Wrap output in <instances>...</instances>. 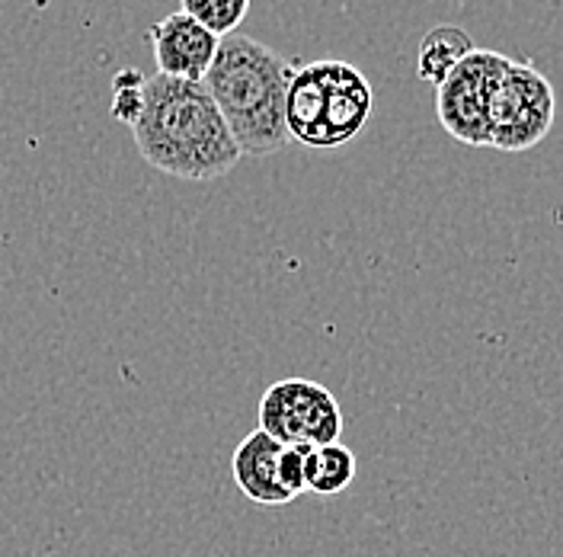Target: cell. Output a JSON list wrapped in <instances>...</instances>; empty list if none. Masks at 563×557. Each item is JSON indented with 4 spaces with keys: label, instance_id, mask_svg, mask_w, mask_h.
I'll return each instance as SVG.
<instances>
[{
    "label": "cell",
    "instance_id": "6da1fadb",
    "mask_svg": "<svg viewBox=\"0 0 563 557\" xmlns=\"http://www.w3.org/2000/svg\"><path fill=\"white\" fill-rule=\"evenodd\" d=\"M132 135L154 171L189 183L231 174L244 157L206 84L167 74L144 80V106Z\"/></svg>",
    "mask_w": 563,
    "mask_h": 557
},
{
    "label": "cell",
    "instance_id": "7a4b0ae2",
    "mask_svg": "<svg viewBox=\"0 0 563 557\" xmlns=\"http://www.w3.org/2000/svg\"><path fill=\"white\" fill-rule=\"evenodd\" d=\"M291 77L295 65L253 35L231 33L218 42V55L202 84L224 116L241 154L269 157L291 141L285 125Z\"/></svg>",
    "mask_w": 563,
    "mask_h": 557
},
{
    "label": "cell",
    "instance_id": "3957f363",
    "mask_svg": "<svg viewBox=\"0 0 563 557\" xmlns=\"http://www.w3.org/2000/svg\"><path fill=\"white\" fill-rule=\"evenodd\" d=\"M372 84L362 70L340 58H323L295 68L285 100V125L291 141L327 151L358 139L372 119Z\"/></svg>",
    "mask_w": 563,
    "mask_h": 557
},
{
    "label": "cell",
    "instance_id": "277c9868",
    "mask_svg": "<svg viewBox=\"0 0 563 557\" xmlns=\"http://www.w3.org/2000/svg\"><path fill=\"white\" fill-rule=\"evenodd\" d=\"M554 87L531 62H512L503 70L490 103V148L528 151L548 139L554 125Z\"/></svg>",
    "mask_w": 563,
    "mask_h": 557
},
{
    "label": "cell",
    "instance_id": "5b68a950",
    "mask_svg": "<svg viewBox=\"0 0 563 557\" xmlns=\"http://www.w3.org/2000/svg\"><path fill=\"white\" fill-rule=\"evenodd\" d=\"M260 429L285 446H330L343 436V411L330 387L311 379H282L260 401Z\"/></svg>",
    "mask_w": 563,
    "mask_h": 557
},
{
    "label": "cell",
    "instance_id": "8992f818",
    "mask_svg": "<svg viewBox=\"0 0 563 557\" xmlns=\"http://www.w3.org/2000/svg\"><path fill=\"white\" fill-rule=\"evenodd\" d=\"M509 65L506 55L474 48L439 87L435 112L442 129L461 144L481 148L490 144V103L493 90Z\"/></svg>",
    "mask_w": 563,
    "mask_h": 557
},
{
    "label": "cell",
    "instance_id": "52a82bcc",
    "mask_svg": "<svg viewBox=\"0 0 563 557\" xmlns=\"http://www.w3.org/2000/svg\"><path fill=\"white\" fill-rule=\"evenodd\" d=\"M308 446H285L263 429L241 439L231 458V478L250 503L285 506L305 493Z\"/></svg>",
    "mask_w": 563,
    "mask_h": 557
},
{
    "label": "cell",
    "instance_id": "ba28073f",
    "mask_svg": "<svg viewBox=\"0 0 563 557\" xmlns=\"http://www.w3.org/2000/svg\"><path fill=\"white\" fill-rule=\"evenodd\" d=\"M147 35L154 45L157 74H167L176 80H192V84L206 80L211 62L218 55V42H221L218 35H211L202 23H196L183 10L164 17L157 26H151Z\"/></svg>",
    "mask_w": 563,
    "mask_h": 557
},
{
    "label": "cell",
    "instance_id": "9c48e42d",
    "mask_svg": "<svg viewBox=\"0 0 563 557\" xmlns=\"http://www.w3.org/2000/svg\"><path fill=\"white\" fill-rule=\"evenodd\" d=\"M471 52H474V42L461 26H452V23L432 26L422 35L420 48H417V74L422 84L439 87Z\"/></svg>",
    "mask_w": 563,
    "mask_h": 557
},
{
    "label": "cell",
    "instance_id": "30bf717a",
    "mask_svg": "<svg viewBox=\"0 0 563 557\" xmlns=\"http://www.w3.org/2000/svg\"><path fill=\"white\" fill-rule=\"evenodd\" d=\"M355 471V455L343 443L311 446L305 455V490H311L314 496H336L350 488Z\"/></svg>",
    "mask_w": 563,
    "mask_h": 557
},
{
    "label": "cell",
    "instance_id": "8fae6325",
    "mask_svg": "<svg viewBox=\"0 0 563 557\" xmlns=\"http://www.w3.org/2000/svg\"><path fill=\"white\" fill-rule=\"evenodd\" d=\"M246 10H250V0H183V13H189L196 23H202L218 39L238 33Z\"/></svg>",
    "mask_w": 563,
    "mask_h": 557
},
{
    "label": "cell",
    "instance_id": "7c38bea8",
    "mask_svg": "<svg viewBox=\"0 0 563 557\" xmlns=\"http://www.w3.org/2000/svg\"><path fill=\"white\" fill-rule=\"evenodd\" d=\"M144 80L139 70H119L115 74V97H112V116L125 125H135L141 106H144Z\"/></svg>",
    "mask_w": 563,
    "mask_h": 557
}]
</instances>
